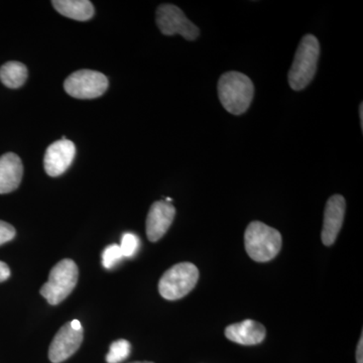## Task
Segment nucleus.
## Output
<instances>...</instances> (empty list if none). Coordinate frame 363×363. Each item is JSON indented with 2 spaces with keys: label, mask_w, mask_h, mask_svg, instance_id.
I'll return each instance as SVG.
<instances>
[{
  "label": "nucleus",
  "mask_w": 363,
  "mask_h": 363,
  "mask_svg": "<svg viewBox=\"0 0 363 363\" xmlns=\"http://www.w3.org/2000/svg\"><path fill=\"white\" fill-rule=\"evenodd\" d=\"M219 100L229 113L240 116L250 108L255 95V86L248 76L240 72L223 74L218 81Z\"/></svg>",
  "instance_id": "obj_1"
},
{
  "label": "nucleus",
  "mask_w": 363,
  "mask_h": 363,
  "mask_svg": "<svg viewBox=\"0 0 363 363\" xmlns=\"http://www.w3.org/2000/svg\"><path fill=\"white\" fill-rule=\"evenodd\" d=\"M320 57L319 40L313 35H306L301 40L288 80L291 88L295 91L305 89L315 77Z\"/></svg>",
  "instance_id": "obj_2"
},
{
  "label": "nucleus",
  "mask_w": 363,
  "mask_h": 363,
  "mask_svg": "<svg viewBox=\"0 0 363 363\" xmlns=\"http://www.w3.org/2000/svg\"><path fill=\"white\" fill-rule=\"evenodd\" d=\"M245 250L253 260L267 262L278 255L281 235L277 229L259 221H253L245 233Z\"/></svg>",
  "instance_id": "obj_3"
},
{
  "label": "nucleus",
  "mask_w": 363,
  "mask_h": 363,
  "mask_svg": "<svg viewBox=\"0 0 363 363\" xmlns=\"http://www.w3.org/2000/svg\"><path fill=\"white\" fill-rule=\"evenodd\" d=\"M77 264L72 259H63L50 272L49 279L40 288V295L51 305H58L75 289L78 281Z\"/></svg>",
  "instance_id": "obj_4"
},
{
  "label": "nucleus",
  "mask_w": 363,
  "mask_h": 363,
  "mask_svg": "<svg viewBox=\"0 0 363 363\" xmlns=\"http://www.w3.org/2000/svg\"><path fill=\"white\" fill-rule=\"evenodd\" d=\"M199 279V271L191 262H180L172 267L159 283V292L166 300H179L187 296L195 288Z\"/></svg>",
  "instance_id": "obj_5"
},
{
  "label": "nucleus",
  "mask_w": 363,
  "mask_h": 363,
  "mask_svg": "<svg viewBox=\"0 0 363 363\" xmlns=\"http://www.w3.org/2000/svg\"><path fill=\"white\" fill-rule=\"evenodd\" d=\"M64 88L70 96L77 99H94L104 94L108 88V79L100 72L79 70L66 79Z\"/></svg>",
  "instance_id": "obj_6"
},
{
  "label": "nucleus",
  "mask_w": 363,
  "mask_h": 363,
  "mask_svg": "<svg viewBox=\"0 0 363 363\" xmlns=\"http://www.w3.org/2000/svg\"><path fill=\"white\" fill-rule=\"evenodd\" d=\"M157 25L164 35H181L184 39L194 40L200 35L199 28L174 4H162L157 7Z\"/></svg>",
  "instance_id": "obj_7"
},
{
  "label": "nucleus",
  "mask_w": 363,
  "mask_h": 363,
  "mask_svg": "<svg viewBox=\"0 0 363 363\" xmlns=\"http://www.w3.org/2000/svg\"><path fill=\"white\" fill-rule=\"evenodd\" d=\"M83 333V328L77 330L71 326L70 322L64 325L50 345V360L52 363H61L71 357L82 344Z\"/></svg>",
  "instance_id": "obj_8"
},
{
  "label": "nucleus",
  "mask_w": 363,
  "mask_h": 363,
  "mask_svg": "<svg viewBox=\"0 0 363 363\" xmlns=\"http://www.w3.org/2000/svg\"><path fill=\"white\" fill-rule=\"evenodd\" d=\"M76 156V147L69 140H60L52 143L47 150L44 157V167L48 175L61 176L70 168Z\"/></svg>",
  "instance_id": "obj_9"
},
{
  "label": "nucleus",
  "mask_w": 363,
  "mask_h": 363,
  "mask_svg": "<svg viewBox=\"0 0 363 363\" xmlns=\"http://www.w3.org/2000/svg\"><path fill=\"white\" fill-rule=\"evenodd\" d=\"M346 202L341 195H333L326 203L324 211L323 228H322V241L326 247H330L335 242L344 220Z\"/></svg>",
  "instance_id": "obj_10"
},
{
  "label": "nucleus",
  "mask_w": 363,
  "mask_h": 363,
  "mask_svg": "<svg viewBox=\"0 0 363 363\" xmlns=\"http://www.w3.org/2000/svg\"><path fill=\"white\" fill-rule=\"evenodd\" d=\"M176 209L171 203L157 201L150 207L147 218V236L157 242L169 230L175 218Z\"/></svg>",
  "instance_id": "obj_11"
},
{
  "label": "nucleus",
  "mask_w": 363,
  "mask_h": 363,
  "mask_svg": "<svg viewBox=\"0 0 363 363\" xmlns=\"http://www.w3.org/2000/svg\"><path fill=\"white\" fill-rule=\"evenodd\" d=\"M266 334L264 325L250 319L229 325L225 329L226 338L240 345H257L262 343L266 338Z\"/></svg>",
  "instance_id": "obj_12"
},
{
  "label": "nucleus",
  "mask_w": 363,
  "mask_h": 363,
  "mask_svg": "<svg viewBox=\"0 0 363 363\" xmlns=\"http://www.w3.org/2000/svg\"><path fill=\"white\" fill-rule=\"evenodd\" d=\"M23 175V162L18 155L7 152L0 157V194H7L16 190Z\"/></svg>",
  "instance_id": "obj_13"
},
{
  "label": "nucleus",
  "mask_w": 363,
  "mask_h": 363,
  "mask_svg": "<svg viewBox=\"0 0 363 363\" xmlns=\"http://www.w3.org/2000/svg\"><path fill=\"white\" fill-rule=\"evenodd\" d=\"M52 4L62 16L78 21H89L95 13L92 2L88 0H54Z\"/></svg>",
  "instance_id": "obj_14"
},
{
  "label": "nucleus",
  "mask_w": 363,
  "mask_h": 363,
  "mask_svg": "<svg viewBox=\"0 0 363 363\" xmlns=\"http://www.w3.org/2000/svg\"><path fill=\"white\" fill-rule=\"evenodd\" d=\"M28 79V68L21 62H7L0 68V81L11 89H16L25 84Z\"/></svg>",
  "instance_id": "obj_15"
},
{
  "label": "nucleus",
  "mask_w": 363,
  "mask_h": 363,
  "mask_svg": "<svg viewBox=\"0 0 363 363\" xmlns=\"http://www.w3.org/2000/svg\"><path fill=\"white\" fill-rule=\"evenodd\" d=\"M131 351L130 343L124 339L114 341L109 348L106 355L107 363H121L130 357Z\"/></svg>",
  "instance_id": "obj_16"
},
{
  "label": "nucleus",
  "mask_w": 363,
  "mask_h": 363,
  "mask_svg": "<svg viewBox=\"0 0 363 363\" xmlns=\"http://www.w3.org/2000/svg\"><path fill=\"white\" fill-rule=\"evenodd\" d=\"M123 257L121 245H108L102 252V264H104L105 269H111Z\"/></svg>",
  "instance_id": "obj_17"
},
{
  "label": "nucleus",
  "mask_w": 363,
  "mask_h": 363,
  "mask_svg": "<svg viewBox=\"0 0 363 363\" xmlns=\"http://www.w3.org/2000/svg\"><path fill=\"white\" fill-rule=\"evenodd\" d=\"M140 247V240L133 233H125L121 240V248L123 250L124 257H131L138 252Z\"/></svg>",
  "instance_id": "obj_18"
},
{
  "label": "nucleus",
  "mask_w": 363,
  "mask_h": 363,
  "mask_svg": "<svg viewBox=\"0 0 363 363\" xmlns=\"http://www.w3.org/2000/svg\"><path fill=\"white\" fill-rule=\"evenodd\" d=\"M16 233V229L13 225L0 220V245L13 240Z\"/></svg>",
  "instance_id": "obj_19"
},
{
  "label": "nucleus",
  "mask_w": 363,
  "mask_h": 363,
  "mask_svg": "<svg viewBox=\"0 0 363 363\" xmlns=\"http://www.w3.org/2000/svg\"><path fill=\"white\" fill-rule=\"evenodd\" d=\"M11 277V269L6 262H0V283L6 281Z\"/></svg>",
  "instance_id": "obj_20"
},
{
  "label": "nucleus",
  "mask_w": 363,
  "mask_h": 363,
  "mask_svg": "<svg viewBox=\"0 0 363 363\" xmlns=\"http://www.w3.org/2000/svg\"><path fill=\"white\" fill-rule=\"evenodd\" d=\"M360 337L359 342H358L357 350V363H363V337Z\"/></svg>",
  "instance_id": "obj_21"
},
{
  "label": "nucleus",
  "mask_w": 363,
  "mask_h": 363,
  "mask_svg": "<svg viewBox=\"0 0 363 363\" xmlns=\"http://www.w3.org/2000/svg\"><path fill=\"white\" fill-rule=\"evenodd\" d=\"M70 323L71 326L73 327V328L77 329V330H79V329H82V325L79 322V320H73Z\"/></svg>",
  "instance_id": "obj_22"
},
{
  "label": "nucleus",
  "mask_w": 363,
  "mask_h": 363,
  "mask_svg": "<svg viewBox=\"0 0 363 363\" xmlns=\"http://www.w3.org/2000/svg\"><path fill=\"white\" fill-rule=\"evenodd\" d=\"M359 113H360V123H362V128H363V104H360Z\"/></svg>",
  "instance_id": "obj_23"
},
{
  "label": "nucleus",
  "mask_w": 363,
  "mask_h": 363,
  "mask_svg": "<svg viewBox=\"0 0 363 363\" xmlns=\"http://www.w3.org/2000/svg\"><path fill=\"white\" fill-rule=\"evenodd\" d=\"M131 363H154L150 362H131Z\"/></svg>",
  "instance_id": "obj_24"
}]
</instances>
